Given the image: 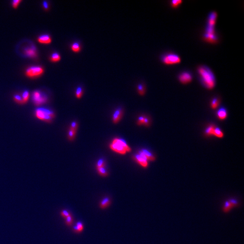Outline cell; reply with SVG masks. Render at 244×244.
<instances>
[{
  "mask_svg": "<svg viewBox=\"0 0 244 244\" xmlns=\"http://www.w3.org/2000/svg\"><path fill=\"white\" fill-rule=\"evenodd\" d=\"M71 50L74 52H79L81 50V47L80 44L78 42H75L71 45Z\"/></svg>",
  "mask_w": 244,
  "mask_h": 244,
  "instance_id": "obj_19",
  "label": "cell"
},
{
  "mask_svg": "<svg viewBox=\"0 0 244 244\" xmlns=\"http://www.w3.org/2000/svg\"><path fill=\"white\" fill-rule=\"evenodd\" d=\"M78 128V124L77 122L73 121L71 124L70 129L77 131Z\"/></svg>",
  "mask_w": 244,
  "mask_h": 244,
  "instance_id": "obj_33",
  "label": "cell"
},
{
  "mask_svg": "<svg viewBox=\"0 0 244 244\" xmlns=\"http://www.w3.org/2000/svg\"><path fill=\"white\" fill-rule=\"evenodd\" d=\"M216 114L219 119L221 120H224L226 119L227 117V111L225 108L221 107L218 110Z\"/></svg>",
  "mask_w": 244,
  "mask_h": 244,
  "instance_id": "obj_14",
  "label": "cell"
},
{
  "mask_svg": "<svg viewBox=\"0 0 244 244\" xmlns=\"http://www.w3.org/2000/svg\"><path fill=\"white\" fill-rule=\"evenodd\" d=\"M83 89L81 86H79L77 87L76 91V96L77 99H80L83 95Z\"/></svg>",
  "mask_w": 244,
  "mask_h": 244,
  "instance_id": "obj_26",
  "label": "cell"
},
{
  "mask_svg": "<svg viewBox=\"0 0 244 244\" xmlns=\"http://www.w3.org/2000/svg\"><path fill=\"white\" fill-rule=\"evenodd\" d=\"M35 114L37 119L47 123H52L56 116L55 114L53 111L44 108L36 109Z\"/></svg>",
  "mask_w": 244,
  "mask_h": 244,
  "instance_id": "obj_2",
  "label": "cell"
},
{
  "mask_svg": "<svg viewBox=\"0 0 244 244\" xmlns=\"http://www.w3.org/2000/svg\"><path fill=\"white\" fill-rule=\"evenodd\" d=\"M110 146L111 149L113 151L121 154H125L127 152L131 151L130 147L122 139H115L113 140L112 144H110Z\"/></svg>",
  "mask_w": 244,
  "mask_h": 244,
  "instance_id": "obj_3",
  "label": "cell"
},
{
  "mask_svg": "<svg viewBox=\"0 0 244 244\" xmlns=\"http://www.w3.org/2000/svg\"><path fill=\"white\" fill-rule=\"evenodd\" d=\"M112 204V200L110 197H104L99 202V207L101 210H105L109 208Z\"/></svg>",
  "mask_w": 244,
  "mask_h": 244,
  "instance_id": "obj_10",
  "label": "cell"
},
{
  "mask_svg": "<svg viewBox=\"0 0 244 244\" xmlns=\"http://www.w3.org/2000/svg\"><path fill=\"white\" fill-rule=\"evenodd\" d=\"M44 7H45L46 9H47V8H48V4H47V3L46 2H44Z\"/></svg>",
  "mask_w": 244,
  "mask_h": 244,
  "instance_id": "obj_38",
  "label": "cell"
},
{
  "mask_svg": "<svg viewBox=\"0 0 244 244\" xmlns=\"http://www.w3.org/2000/svg\"><path fill=\"white\" fill-rule=\"evenodd\" d=\"M76 134V131L69 129V131H68L67 136H68V139L70 141H72L74 140V139L75 138Z\"/></svg>",
  "mask_w": 244,
  "mask_h": 244,
  "instance_id": "obj_21",
  "label": "cell"
},
{
  "mask_svg": "<svg viewBox=\"0 0 244 244\" xmlns=\"http://www.w3.org/2000/svg\"><path fill=\"white\" fill-rule=\"evenodd\" d=\"M123 110L122 108H119L117 109L114 112L112 116V120L114 124L119 123L122 117L123 116Z\"/></svg>",
  "mask_w": 244,
  "mask_h": 244,
  "instance_id": "obj_12",
  "label": "cell"
},
{
  "mask_svg": "<svg viewBox=\"0 0 244 244\" xmlns=\"http://www.w3.org/2000/svg\"><path fill=\"white\" fill-rule=\"evenodd\" d=\"M146 127H149L150 125V120L148 117L145 116L144 120V124Z\"/></svg>",
  "mask_w": 244,
  "mask_h": 244,
  "instance_id": "obj_36",
  "label": "cell"
},
{
  "mask_svg": "<svg viewBox=\"0 0 244 244\" xmlns=\"http://www.w3.org/2000/svg\"><path fill=\"white\" fill-rule=\"evenodd\" d=\"M144 116H140L137 119V124L139 125H141L144 124Z\"/></svg>",
  "mask_w": 244,
  "mask_h": 244,
  "instance_id": "obj_35",
  "label": "cell"
},
{
  "mask_svg": "<svg viewBox=\"0 0 244 244\" xmlns=\"http://www.w3.org/2000/svg\"><path fill=\"white\" fill-rule=\"evenodd\" d=\"M213 135L219 138H221V137H223L224 134L221 131L220 129L217 127H215L214 130V134Z\"/></svg>",
  "mask_w": 244,
  "mask_h": 244,
  "instance_id": "obj_22",
  "label": "cell"
},
{
  "mask_svg": "<svg viewBox=\"0 0 244 244\" xmlns=\"http://www.w3.org/2000/svg\"><path fill=\"white\" fill-rule=\"evenodd\" d=\"M217 17V14L216 11H211L208 15L206 25L215 26Z\"/></svg>",
  "mask_w": 244,
  "mask_h": 244,
  "instance_id": "obj_11",
  "label": "cell"
},
{
  "mask_svg": "<svg viewBox=\"0 0 244 244\" xmlns=\"http://www.w3.org/2000/svg\"><path fill=\"white\" fill-rule=\"evenodd\" d=\"M233 209V207H232V205L231 204L230 202L228 200H226L224 202L223 206H222V210L225 213H229L230 211Z\"/></svg>",
  "mask_w": 244,
  "mask_h": 244,
  "instance_id": "obj_16",
  "label": "cell"
},
{
  "mask_svg": "<svg viewBox=\"0 0 244 244\" xmlns=\"http://www.w3.org/2000/svg\"><path fill=\"white\" fill-rule=\"evenodd\" d=\"M61 59V56L57 52H55L54 54H52L51 57V60L53 62H57L59 61Z\"/></svg>",
  "mask_w": 244,
  "mask_h": 244,
  "instance_id": "obj_25",
  "label": "cell"
},
{
  "mask_svg": "<svg viewBox=\"0 0 244 244\" xmlns=\"http://www.w3.org/2000/svg\"><path fill=\"white\" fill-rule=\"evenodd\" d=\"M38 41L42 44H48L51 43L52 40L48 35H43L38 38Z\"/></svg>",
  "mask_w": 244,
  "mask_h": 244,
  "instance_id": "obj_15",
  "label": "cell"
},
{
  "mask_svg": "<svg viewBox=\"0 0 244 244\" xmlns=\"http://www.w3.org/2000/svg\"><path fill=\"white\" fill-rule=\"evenodd\" d=\"M137 91L139 94L141 95H144L145 93L144 86L142 84H139L137 86Z\"/></svg>",
  "mask_w": 244,
  "mask_h": 244,
  "instance_id": "obj_28",
  "label": "cell"
},
{
  "mask_svg": "<svg viewBox=\"0 0 244 244\" xmlns=\"http://www.w3.org/2000/svg\"><path fill=\"white\" fill-rule=\"evenodd\" d=\"M44 72V69L40 66H32L30 67L26 71V74L29 77H33L40 75Z\"/></svg>",
  "mask_w": 244,
  "mask_h": 244,
  "instance_id": "obj_7",
  "label": "cell"
},
{
  "mask_svg": "<svg viewBox=\"0 0 244 244\" xmlns=\"http://www.w3.org/2000/svg\"><path fill=\"white\" fill-rule=\"evenodd\" d=\"M105 161L104 159H100L97 161L96 164V168H99L100 167H105Z\"/></svg>",
  "mask_w": 244,
  "mask_h": 244,
  "instance_id": "obj_32",
  "label": "cell"
},
{
  "mask_svg": "<svg viewBox=\"0 0 244 244\" xmlns=\"http://www.w3.org/2000/svg\"><path fill=\"white\" fill-rule=\"evenodd\" d=\"M84 225L82 221H78L72 228V231L76 234H80L84 230Z\"/></svg>",
  "mask_w": 244,
  "mask_h": 244,
  "instance_id": "obj_13",
  "label": "cell"
},
{
  "mask_svg": "<svg viewBox=\"0 0 244 244\" xmlns=\"http://www.w3.org/2000/svg\"><path fill=\"white\" fill-rule=\"evenodd\" d=\"M65 224L67 226H71L73 225V222H74V219H73V216L71 215L69 216L66 217V219H65Z\"/></svg>",
  "mask_w": 244,
  "mask_h": 244,
  "instance_id": "obj_27",
  "label": "cell"
},
{
  "mask_svg": "<svg viewBox=\"0 0 244 244\" xmlns=\"http://www.w3.org/2000/svg\"><path fill=\"white\" fill-rule=\"evenodd\" d=\"M60 214L62 217H63L64 219H66V217L70 216L71 214L68 211L64 209L61 211Z\"/></svg>",
  "mask_w": 244,
  "mask_h": 244,
  "instance_id": "obj_31",
  "label": "cell"
},
{
  "mask_svg": "<svg viewBox=\"0 0 244 244\" xmlns=\"http://www.w3.org/2000/svg\"><path fill=\"white\" fill-rule=\"evenodd\" d=\"M203 37L205 41L210 43H216L219 40L215 26H211L206 25Z\"/></svg>",
  "mask_w": 244,
  "mask_h": 244,
  "instance_id": "obj_4",
  "label": "cell"
},
{
  "mask_svg": "<svg viewBox=\"0 0 244 244\" xmlns=\"http://www.w3.org/2000/svg\"><path fill=\"white\" fill-rule=\"evenodd\" d=\"M181 0H172L170 1V5L173 7H177L182 3Z\"/></svg>",
  "mask_w": 244,
  "mask_h": 244,
  "instance_id": "obj_30",
  "label": "cell"
},
{
  "mask_svg": "<svg viewBox=\"0 0 244 244\" xmlns=\"http://www.w3.org/2000/svg\"><path fill=\"white\" fill-rule=\"evenodd\" d=\"M21 1H20V0H14V1H12V6H13V7L14 8H17L19 3L21 2Z\"/></svg>",
  "mask_w": 244,
  "mask_h": 244,
  "instance_id": "obj_37",
  "label": "cell"
},
{
  "mask_svg": "<svg viewBox=\"0 0 244 244\" xmlns=\"http://www.w3.org/2000/svg\"><path fill=\"white\" fill-rule=\"evenodd\" d=\"M161 60L165 64L173 65L180 62L181 58L177 54L168 52L161 56Z\"/></svg>",
  "mask_w": 244,
  "mask_h": 244,
  "instance_id": "obj_5",
  "label": "cell"
},
{
  "mask_svg": "<svg viewBox=\"0 0 244 244\" xmlns=\"http://www.w3.org/2000/svg\"><path fill=\"white\" fill-rule=\"evenodd\" d=\"M228 200L230 202V203L232 205L233 208H237V207L239 206V202L236 198H230Z\"/></svg>",
  "mask_w": 244,
  "mask_h": 244,
  "instance_id": "obj_24",
  "label": "cell"
},
{
  "mask_svg": "<svg viewBox=\"0 0 244 244\" xmlns=\"http://www.w3.org/2000/svg\"><path fill=\"white\" fill-rule=\"evenodd\" d=\"M219 105V98L215 97L211 100V106L213 109H216Z\"/></svg>",
  "mask_w": 244,
  "mask_h": 244,
  "instance_id": "obj_23",
  "label": "cell"
},
{
  "mask_svg": "<svg viewBox=\"0 0 244 244\" xmlns=\"http://www.w3.org/2000/svg\"><path fill=\"white\" fill-rule=\"evenodd\" d=\"M201 83L208 89H212L215 86L216 79L211 69L206 65H200L197 68Z\"/></svg>",
  "mask_w": 244,
  "mask_h": 244,
  "instance_id": "obj_1",
  "label": "cell"
},
{
  "mask_svg": "<svg viewBox=\"0 0 244 244\" xmlns=\"http://www.w3.org/2000/svg\"><path fill=\"white\" fill-rule=\"evenodd\" d=\"M97 171L100 176L102 177H105L108 176L109 173L107 170L105 168V167H100V168H97Z\"/></svg>",
  "mask_w": 244,
  "mask_h": 244,
  "instance_id": "obj_20",
  "label": "cell"
},
{
  "mask_svg": "<svg viewBox=\"0 0 244 244\" xmlns=\"http://www.w3.org/2000/svg\"><path fill=\"white\" fill-rule=\"evenodd\" d=\"M30 97V94L28 91H25L22 95V99L23 104H25L28 101Z\"/></svg>",
  "mask_w": 244,
  "mask_h": 244,
  "instance_id": "obj_29",
  "label": "cell"
},
{
  "mask_svg": "<svg viewBox=\"0 0 244 244\" xmlns=\"http://www.w3.org/2000/svg\"><path fill=\"white\" fill-rule=\"evenodd\" d=\"M14 99L15 101L20 104H23V100H22V97L18 95H15L14 96Z\"/></svg>",
  "mask_w": 244,
  "mask_h": 244,
  "instance_id": "obj_34",
  "label": "cell"
},
{
  "mask_svg": "<svg viewBox=\"0 0 244 244\" xmlns=\"http://www.w3.org/2000/svg\"><path fill=\"white\" fill-rule=\"evenodd\" d=\"M179 81L182 84H188L193 80V76L190 72L188 71H183L178 76Z\"/></svg>",
  "mask_w": 244,
  "mask_h": 244,
  "instance_id": "obj_9",
  "label": "cell"
},
{
  "mask_svg": "<svg viewBox=\"0 0 244 244\" xmlns=\"http://www.w3.org/2000/svg\"><path fill=\"white\" fill-rule=\"evenodd\" d=\"M133 158L134 160H135L142 167L146 168L148 166V160H147V158L141 151H139L137 154L134 155L133 156Z\"/></svg>",
  "mask_w": 244,
  "mask_h": 244,
  "instance_id": "obj_8",
  "label": "cell"
},
{
  "mask_svg": "<svg viewBox=\"0 0 244 244\" xmlns=\"http://www.w3.org/2000/svg\"><path fill=\"white\" fill-rule=\"evenodd\" d=\"M32 99L34 104L37 106H40L45 104L47 100L46 95L39 91H35L33 92Z\"/></svg>",
  "mask_w": 244,
  "mask_h": 244,
  "instance_id": "obj_6",
  "label": "cell"
},
{
  "mask_svg": "<svg viewBox=\"0 0 244 244\" xmlns=\"http://www.w3.org/2000/svg\"><path fill=\"white\" fill-rule=\"evenodd\" d=\"M141 151L142 153H144V155L147 158V160L150 161H155V157L153 155V154L151 152H150V151H149L145 149H141Z\"/></svg>",
  "mask_w": 244,
  "mask_h": 244,
  "instance_id": "obj_17",
  "label": "cell"
},
{
  "mask_svg": "<svg viewBox=\"0 0 244 244\" xmlns=\"http://www.w3.org/2000/svg\"><path fill=\"white\" fill-rule=\"evenodd\" d=\"M216 127L214 125L211 124L209 125V126L205 129V134L207 136H211L214 134V130Z\"/></svg>",
  "mask_w": 244,
  "mask_h": 244,
  "instance_id": "obj_18",
  "label": "cell"
}]
</instances>
